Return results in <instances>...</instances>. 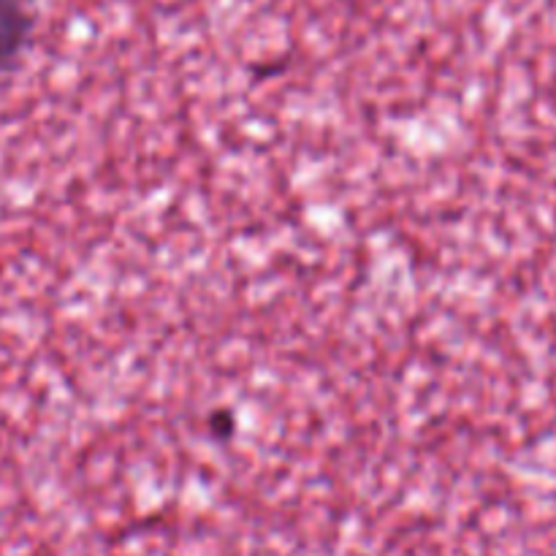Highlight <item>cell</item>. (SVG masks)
Listing matches in <instances>:
<instances>
[{
  "mask_svg": "<svg viewBox=\"0 0 556 556\" xmlns=\"http://www.w3.org/2000/svg\"><path fill=\"white\" fill-rule=\"evenodd\" d=\"M27 33V16L11 0H0V65L16 54Z\"/></svg>",
  "mask_w": 556,
  "mask_h": 556,
  "instance_id": "cell-1",
  "label": "cell"
}]
</instances>
